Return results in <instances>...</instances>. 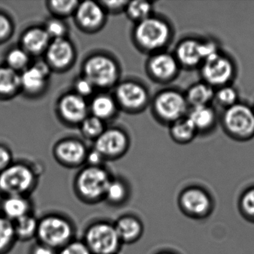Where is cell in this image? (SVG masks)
<instances>
[{"label": "cell", "instance_id": "f546056e", "mask_svg": "<svg viewBox=\"0 0 254 254\" xmlns=\"http://www.w3.org/2000/svg\"><path fill=\"white\" fill-rule=\"evenodd\" d=\"M116 108L115 101L111 96L105 94L96 96L90 105L93 116L103 121L115 113Z\"/></svg>", "mask_w": 254, "mask_h": 254}, {"label": "cell", "instance_id": "9c48e42d", "mask_svg": "<svg viewBox=\"0 0 254 254\" xmlns=\"http://www.w3.org/2000/svg\"><path fill=\"white\" fill-rule=\"evenodd\" d=\"M200 66L203 81L212 87L228 85L235 75L233 62L220 52L206 59Z\"/></svg>", "mask_w": 254, "mask_h": 254}, {"label": "cell", "instance_id": "277c9868", "mask_svg": "<svg viewBox=\"0 0 254 254\" xmlns=\"http://www.w3.org/2000/svg\"><path fill=\"white\" fill-rule=\"evenodd\" d=\"M170 25L160 17H151L139 22L134 30V38L139 47L145 51H163L171 41Z\"/></svg>", "mask_w": 254, "mask_h": 254}, {"label": "cell", "instance_id": "60d3db41", "mask_svg": "<svg viewBox=\"0 0 254 254\" xmlns=\"http://www.w3.org/2000/svg\"><path fill=\"white\" fill-rule=\"evenodd\" d=\"M29 254H58V251L38 242L31 247Z\"/></svg>", "mask_w": 254, "mask_h": 254}, {"label": "cell", "instance_id": "5bb4252c", "mask_svg": "<svg viewBox=\"0 0 254 254\" xmlns=\"http://www.w3.org/2000/svg\"><path fill=\"white\" fill-rule=\"evenodd\" d=\"M87 151L81 142L66 139L59 142L55 149L58 161L66 167H78L86 161Z\"/></svg>", "mask_w": 254, "mask_h": 254}, {"label": "cell", "instance_id": "74e56055", "mask_svg": "<svg viewBox=\"0 0 254 254\" xmlns=\"http://www.w3.org/2000/svg\"><path fill=\"white\" fill-rule=\"evenodd\" d=\"M241 206L245 215L254 220V188L248 190L243 194L241 200Z\"/></svg>", "mask_w": 254, "mask_h": 254}, {"label": "cell", "instance_id": "f35d334b", "mask_svg": "<svg viewBox=\"0 0 254 254\" xmlns=\"http://www.w3.org/2000/svg\"><path fill=\"white\" fill-rule=\"evenodd\" d=\"M95 86L85 77H81L77 80L75 84V89L76 94L79 95L81 97L90 96L93 93Z\"/></svg>", "mask_w": 254, "mask_h": 254}, {"label": "cell", "instance_id": "603a6c76", "mask_svg": "<svg viewBox=\"0 0 254 254\" xmlns=\"http://www.w3.org/2000/svg\"><path fill=\"white\" fill-rule=\"evenodd\" d=\"M187 117L198 132L211 130L216 122V114L210 105L193 107L188 111Z\"/></svg>", "mask_w": 254, "mask_h": 254}, {"label": "cell", "instance_id": "3957f363", "mask_svg": "<svg viewBox=\"0 0 254 254\" xmlns=\"http://www.w3.org/2000/svg\"><path fill=\"white\" fill-rule=\"evenodd\" d=\"M73 223L64 215L50 213L40 218L38 242L59 251L75 239Z\"/></svg>", "mask_w": 254, "mask_h": 254}, {"label": "cell", "instance_id": "44dd1931", "mask_svg": "<svg viewBox=\"0 0 254 254\" xmlns=\"http://www.w3.org/2000/svg\"><path fill=\"white\" fill-rule=\"evenodd\" d=\"M123 245H130L137 242L144 231L142 221L136 215L126 214L114 223Z\"/></svg>", "mask_w": 254, "mask_h": 254}, {"label": "cell", "instance_id": "f6af8a7d", "mask_svg": "<svg viewBox=\"0 0 254 254\" xmlns=\"http://www.w3.org/2000/svg\"><path fill=\"white\" fill-rule=\"evenodd\" d=\"M169 254V253H163V254Z\"/></svg>", "mask_w": 254, "mask_h": 254}, {"label": "cell", "instance_id": "ee69618b", "mask_svg": "<svg viewBox=\"0 0 254 254\" xmlns=\"http://www.w3.org/2000/svg\"><path fill=\"white\" fill-rule=\"evenodd\" d=\"M128 2L126 1H104L102 7L112 11H118L127 6Z\"/></svg>", "mask_w": 254, "mask_h": 254}, {"label": "cell", "instance_id": "5b68a950", "mask_svg": "<svg viewBox=\"0 0 254 254\" xmlns=\"http://www.w3.org/2000/svg\"><path fill=\"white\" fill-rule=\"evenodd\" d=\"M82 240L93 254H118L123 246L114 223L105 220L89 224Z\"/></svg>", "mask_w": 254, "mask_h": 254}, {"label": "cell", "instance_id": "836d02e7", "mask_svg": "<svg viewBox=\"0 0 254 254\" xmlns=\"http://www.w3.org/2000/svg\"><path fill=\"white\" fill-rule=\"evenodd\" d=\"M6 62L8 67L15 71L26 69L29 62V54L23 48H15L10 50L7 55Z\"/></svg>", "mask_w": 254, "mask_h": 254}, {"label": "cell", "instance_id": "f1b7e54d", "mask_svg": "<svg viewBox=\"0 0 254 254\" xmlns=\"http://www.w3.org/2000/svg\"><path fill=\"white\" fill-rule=\"evenodd\" d=\"M17 241L14 223L0 214V254H8Z\"/></svg>", "mask_w": 254, "mask_h": 254}, {"label": "cell", "instance_id": "8d00e7d4", "mask_svg": "<svg viewBox=\"0 0 254 254\" xmlns=\"http://www.w3.org/2000/svg\"><path fill=\"white\" fill-rule=\"evenodd\" d=\"M58 254H93L83 240H73L58 251Z\"/></svg>", "mask_w": 254, "mask_h": 254}, {"label": "cell", "instance_id": "e0dca14e", "mask_svg": "<svg viewBox=\"0 0 254 254\" xmlns=\"http://www.w3.org/2000/svg\"><path fill=\"white\" fill-rule=\"evenodd\" d=\"M75 14L78 24L86 30H96L105 21L103 7L93 1L79 2Z\"/></svg>", "mask_w": 254, "mask_h": 254}, {"label": "cell", "instance_id": "1f68e13d", "mask_svg": "<svg viewBox=\"0 0 254 254\" xmlns=\"http://www.w3.org/2000/svg\"><path fill=\"white\" fill-rule=\"evenodd\" d=\"M239 94L234 87L228 85L218 87L215 91L214 100L220 107L227 109L238 103Z\"/></svg>", "mask_w": 254, "mask_h": 254}, {"label": "cell", "instance_id": "484cf974", "mask_svg": "<svg viewBox=\"0 0 254 254\" xmlns=\"http://www.w3.org/2000/svg\"><path fill=\"white\" fill-rule=\"evenodd\" d=\"M13 223L17 241L29 242L37 237L39 219L33 213L29 214Z\"/></svg>", "mask_w": 254, "mask_h": 254}, {"label": "cell", "instance_id": "7a4b0ae2", "mask_svg": "<svg viewBox=\"0 0 254 254\" xmlns=\"http://www.w3.org/2000/svg\"><path fill=\"white\" fill-rule=\"evenodd\" d=\"M38 175L23 163H12L0 172V195L30 196L38 186Z\"/></svg>", "mask_w": 254, "mask_h": 254}, {"label": "cell", "instance_id": "8992f818", "mask_svg": "<svg viewBox=\"0 0 254 254\" xmlns=\"http://www.w3.org/2000/svg\"><path fill=\"white\" fill-rule=\"evenodd\" d=\"M221 123L229 136L237 140H248L254 136V111L246 104L238 102L225 109Z\"/></svg>", "mask_w": 254, "mask_h": 254}, {"label": "cell", "instance_id": "cb8c5ba5", "mask_svg": "<svg viewBox=\"0 0 254 254\" xmlns=\"http://www.w3.org/2000/svg\"><path fill=\"white\" fill-rule=\"evenodd\" d=\"M50 40L45 29L32 28L26 31L22 38L23 49L29 54H39L47 50L50 45Z\"/></svg>", "mask_w": 254, "mask_h": 254}, {"label": "cell", "instance_id": "ab89813d", "mask_svg": "<svg viewBox=\"0 0 254 254\" xmlns=\"http://www.w3.org/2000/svg\"><path fill=\"white\" fill-rule=\"evenodd\" d=\"M12 164V155L5 147L0 146V172Z\"/></svg>", "mask_w": 254, "mask_h": 254}, {"label": "cell", "instance_id": "7c38bea8", "mask_svg": "<svg viewBox=\"0 0 254 254\" xmlns=\"http://www.w3.org/2000/svg\"><path fill=\"white\" fill-rule=\"evenodd\" d=\"M127 147V138L124 132L118 129H109L96 139L94 148L106 160L123 155Z\"/></svg>", "mask_w": 254, "mask_h": 254}, {"label": "cell", "instance_id": "d6986e66", "mask_svg": "<svg viewBox=\"0 0 254 254\" xmlns=\"http://www.w3.org/2000/svg\"><path fill=\"white\" fill-rule=\"evenodd\" d=\"M46 52L49 64L58 69L67 67L75 56L72 44L65 38L53 40Z\"/></svg>", "mask_w": 254, "mask_h": 254}, {"label": "cell", "instance_id": "52a82bcc", "mask_svg": "<svg viewBox=\"0 0 254 254\" xmlns=\"http://www.w3.org/2000/svg\"><path fill=\"white\" fill-rule=\"evenodd\" d=\"M189 105L185 95L175 90H166L160 92L154 101V111L160 121L163 123H175L186 117Z\"/></svg>", "mask_w": 254, "mask_h": 254}, {"label": "cell", "instance_id": "4316f807", "mask_svg": "<svg viewBox=\"0 0 254 254\" xmlns=\"http://www.w3.org/2000/svg\"><path fill=\"white\" fill-rule=\"evenodd\" d=\"M197 133V130L187 116L170 125L171 137L178 143H189Z\"/></svg>", "mask_w": 254, "mask_h": 254}, {"label": "cell", "instance_id": "d6a6232c", "mask_svg": "<svg viewBox=\"0 0 254 254\" xmlns=\"http://www.w3.org/2000/svg\"><path fill=\"white\" fill-rule=\"evenodd\" d=\"M81 124V131L87 138L96 139L105 130L103 120L94 116L87 117Z\"/></svg>", "mask_w": 254, "mask_h": 254}, {"label": "cell", "instance_id": "d590c367", "mask_svg": "<svg viewBox=\"0 0 254 254\" xmlns=\"http://www.w3.org/2000/svg\"><path fill=\"white\" fill-rule=\"evenodd\" d=\"M44 29L50 39L52 38L53 40L64 38L65 35L67 32L66 25L59 19H52L49 20Z\"/></svg>", "mask_w": 254, "mask_h": 254}, {"label": "cell", "instance_id": "4dcf8cb0", "mask_svg": "<svg viewBox=\"0 0 254 254\" xmlns=\"http://www.w3.org/2000/svg\"><path fill=\"white\" fill-rule=\"evenodd\" d=\"M127 13L132 20L139 23L148 17H151L153 5L146 1H133L127 3Z\"/></svg>", "mask_w": 254, "mask_h": 254}, {"label": "cell", "instance_id": "7bdbcfd3", "mask_svg": "<svg viewBox=\"0 0 254 254\" xmlns=\"http://www.w3.org/2000/svg\"><path fill=\"white\" fill-rule=\"evenodd\" d=\"M11 28L12 26L9 19L4 14H0V41L9 35Z\"/></svg>", "mask_w": 254, "mask_h": 254}, {"label": "cell", "instance_id": "ac0fdd59", "mask_svg": "<svg viewBox=\"0 0 254 254\" xmlns=\"http://www.w3.org/2000/svg\"><path fill=\"white\" fill-rule=\"evenodd\" d=\"M32 209L29 196H3L0 199V214L12 222L32 213Z\"/></svg>", "mask_w": 254, "mask_h": 254}, {"label": "cell", "instance_id": "ba28073f", "mask_svg": "<svg viewBox=\"0 0 254 254\" xmlns=\"http://www.w3.org/2000/svg\"><path fill=\"white\" fill-rule=\"evenodd\" d=\"M84 73V77L95 87H108L117 81L119 69L117 64L111 58L103 55H96L86 61Z\"/></svg>", "mask_w": 254, "mask_h": 254}, {"label": "cell", "instance_id": "6da1fadb", "mask_svg": "<svg viewBox=\"0 0 254 254\" xmlns=\"http://www.w3.org/2000/svg\"><path fill=\"white\" fill-rule=\"evenodd\" d=\"M112 178L104 166H87L75 177L74 192L81 202L87 204L104 201L105 191Z\"/></svg>", "mask_w": 254, "mask_h": 254}, {"label": "cell", "instance_id": "ffe728a7", "mask_svg": "<svg viewBox=\"0 0 254 254\" xmlns=\"http://www.w3.org/2000/svg\"><path fill=\"white\" fill-rule=\"evenodd\" d=\"M50 73L49 66L45 64L38 63L26 68L20 74L22 88L28 93H39L45 87Z\"/></svg>", "mask_w": 254, "mask_h": 254}, {"label": "cell", "instance_id": "30bf717a", "mask_svg": "<svg viewBox=\"0 0 254 254\" xmlns=\"http://www.w3.org/2000/svg\"><path fill=\"white\" fill-rule=\"evenodd\" d=\"M209 47L206 41L187 38L179 43L174 56L180 66L194 68L201 66L203 62L209 56Z\"/></svg>", "mask_w": 254, "mask_h": 254}, {"label": "cell", "instance_id": "2e32d148", "mask_svg": "<svg viewBox=\"0 0 254 254\" xmlns=\"http://www.w3.org/2000/svg\"><path fill=\"white\" fill-rule=\"evenodd\" d=\"M59 109L64 120L81 124L87 117L88 105L84 98L76 93H69L61 99Z\"/></svg>", "mask_w": 254, "mask_h": 254}, {"label": "cell", "instance_id": "d4e9b609", "mask_svg": "<svg viewBox=\"0 0 254 254\" xmlns=\"http://www.w3.org/2000/svg\"><path fill=\"white\" fill-rule=\"evenodd\" d=\"M215 90L213 87L205 83H197L190 87L187 94L186 99L189 107L206 106L210 105L213 102Z\"/></svg>", "mask_w": 254, "mask_h": 254}, {"label": "cell", "instance_id": "9a60e30c", "mask_svg": "<svg viewBox=\"0 0 254 254\" xmlns=\"http://www.w3.org/2000/svg\"><path fill=\"white\" fill-rule=\"evenodd\" d=\"M181 205L187 214L200 218L209 213L212 203L206 191L198 188H190L181 194Z\"/></svg>", "mask_w": 254, "mask_h": 254}, {"label": "cell", "instance_id": "83f0119b", "mask_svg": "<svg viewBox=\"0 0 254 254\" xmlns=\"http://www.w3.org/2000/svg\"><path fill=\"white\" fill-rule=\"evenodd\" d=\"M20 87V74L8 66L0 67V95L11 96Z\"/></svg>", "mask_w": 254, "mask_h": 254}, {"label": "cell", "instance_id": "4fadbf2b", "mask_svg": "<svg viewBox=\"0 0 254 254\" xmlns=\"http://www.w3.org/2000/svg\"><path fill=\"white\" fill-rule=\"evenodd\" d=\"M116 97L123 108L133 111L144 108L148 101L146 89L133 81L120 84L116 90Z\"/></svg>", "mask_w": 254, "mask_h": 254}, {"label": "cell", "instance_id": "e575fe53", "mask_svg": "<svg viewBox=\"0 0 254 254\" xmlns=\"http://www.w3.org/2000/svg\"><path fill=\"white\" fill-rule=\"evenodd\" d=\"M79 2L69 0H54L50 2V7L53 12L58 15L66 16L75 13Z\"/></svg>", "mask_w": 254, "mask_h": 254}, {"label": "cell", "instance_id": "bcb514c9", "mask_svg": "<svg viewBox=\"0 0 254 254\" xmlns=\"http://www.w3.org/2000/svg\"><path fill=\"white\" fill-rule=\"evenodd\" d=\"M253 110H254V108H253Z\"/></svg>", "mask_w": 254, "mask_h": 254}, {"label": "cell", "instance_id": "8fae6325", "mask_svg": "<svg viewBox=\"0 0 254 254\" xmlns=\"http://www.w3.org/2000/svg\"><path fill=\"white\" fill-rule=\"evenodd\" d=\"M181 66L174 55L166 52L154 53L148 64V72L160 82H169L175 79Z\"/></svg>", "mask_w": 254, "mask_h": 254}, {"label": "cell", "instance_id": "b9f144b4", "mask_svg": "<svg viewBox=\"0 0 254 254\" xmlns=\"http://www.w3.org/2000/svg\"><path fill=\"white\" fill-rule=\"evenodd\" d=\"M105 160V157L95 148L87 153V158H86V161L88 163V166H102V163Z\"/></svg>", "mask_w": 254, "mask_h": 254}, {"label": "cell", "instance_id": "7402d4cb", "mask_svg": "<svg viewBox=\"0 0 254 254\" xmlns=\"http://www.w3.org/2000/svg\"><path fill=\"white\" fill-rule=\"evenodd\" d=\"M130 195L128 183L123 178L113 177L105 191L104 201L110 206H121L128 201Z\"/></svg>", "mask_w": 254, "mask_h": 254}]
</instances>
